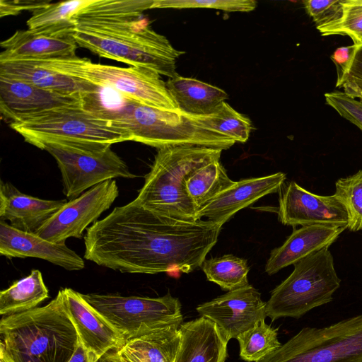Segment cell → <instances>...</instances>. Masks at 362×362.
I'll list each match as a JSON object with an SVG mask.
<instances>
[{
	"mask_svg": "<svg viewBox=\"0 0 362 362\" xmlns=\"http://www.w3.org/2000/svg\"><path fill=\"white\" fill-rule=\"evenodd\" d=\"M47 1H6L1 0V17L20 13L22 11L34 9L47 4Z\"/></svg>",
	"mask_w": 362,
	"mask_h": 362,
	"instance_id": "60d3db41",
	"label": "cell"
},
{
	"mask_svg": "<svg viewBox=\"0 0 362 362\" xmlns=\"http://www.w3.org/2000/svg\"><path fill=\"white\" fill-rule=\"evenodd\" d=\"M0 75L39 88L68 94H80L90 82L55 69L47 60L22 59L0 62Z\"/></svg>",
	"mask_w": 362,
	"mask_h": 362,
	"instance_id": "cb8c5ba5",
	"label": "cell"
},
{
	"mask_svg": "<svg viewBox=\"0 0 362 362\" xmlns=\"http://www.w3.org/2000/svg\"><path fill=\"white\" fill-rule=\"evenodd\" d=\"M303 3L316 27L334 20L341 11L340 0H306Z\"/></svg>",
	"mask_w": 362,
	"mask_h": 362,
	"instance_id": "f35d334b",
	"label": "cell"
},
{
	"mask_svg": "<svg viewBox=\"0 0 362 362\" xmlns=\"http://www.w3.org/2000/svg\"><path fill=\"white\" fill-rule=\"evenodd\" d=\"M334 194L344 206L348 216V227L351 231L362 230V170L339 179Z\"/></svg>",
	"mask_w": 362,
	"mask_h": 362,
	"instance_id": "e575fe53",
	"label": "cell"
},
{
	"mask_svg": "<svg viewBox=\"0 0 362 362\" xmlns=\"http://www.w3.org/2000/svg\"><path fill=\"white\" fill-rule=\"evenodd\" d=\"M259 362H362V314L304 327Z\"/></svg>",
	"mask_w": 362,
	"mask_h": 362,
	"instance_id": "ba28073f",
	"label": "cell"
},
{
	"mask_svg": "<svg viewBox=\"0 0 362 362\" xmlns=\"http://www.w3.org/2000/svg\"><path fill=\"white\" fill-rule=\"evenodd\" d=\"M286 175L279 172L272 175L243 179L223 191L197 212L203 217L223 226L240 210L249 206L259 199L279 191Z\"/></svg>",
	"mask_w": 362,
	"mask_h": 362,
	"instance_id": "d6986e66",
	"label": "cell"
},
{
	"mask_svg": "<svg viewBox=\"0 0 362 362\" xmlns=\"http://www.w3.org/2000/svg\"><path fill=\"white\" fill-rule=\"evenodd\" d=\"M341 11L334 20L317 26L322 36H349L354 45L362 44V0H340Z\"/></svg>",
	"mask_w": 362,
	"mask_h": 362,
	"instance_id": "836d02e7",
	"label": "cell"
},
{
	"mask_svg": "<svg viewBox=\"0 0 362 362\" xmlns=\"http://www.w3.org/2000/svg\"><path fill=\"white\" fill-rule=\"evenodd\" d=\"M74 30H23L1 42L0 62L50 60L76 57Z\"/></svg>",
	"mask_w": 362,
	"mask_h": 362,
	"instance_id": "2e32d148",
	"label": "cell"
},
{
	"mask_svg": "<svg viewBox=\"0 0 362 362\" xmlns=\"http://www.w3.org/2000/svg\"><path fill=\"white\" fill-rule=\"evenodd\" d=\"M118 195L115 180L97 185L67 202L35 234L52 243L65 242L69 238H81L88 226L96 221Z\"/></svg>",
	"mask_w": 362,
	"mask_h": 362,
	"instance_id": "7c38bea8",
	"label": "cell"
},
{
	"mask_svg": "<svg viewBox=\"0 0 362 362\" xmlns=\"http://www.w3.org/2000/svg\"><path fill=\"white\" fill-rule=\"evenodd\" d=\"M222 149L198 146L159 148L136 199L146 209L173 218L194 221L197 211L186 181L198 169L219 160Z\"/></svg>",
	"mask_w": 362,
	"mask_h": 362,
	"instance_id": "277c9868",
	"label": "cell"
},
{
	"mask_svg": "<svg viewBox=\"0 0 362 362\" xmlns=\"http://www.w3.org/2000/svg\"><path fill=\"white\" fill-rule=\"evenodd\" d=\"M81 295L125 341L167 325L183 322L181 303L169 293L158 298Z\"/></svg>",
	"mask_w": 362,
	"mask_h": 362,
	"instance_id": "30bf717a",
	"label": "cell"
},
{
	"mask_svg": "<svg viewBox=\"0 0 362 362\" xmlns=\"http://www.w3.org/2000/svg\"><path fill=\"white\" fill-rule=\"evenodd\" d=\"M0 254L8 258L34 257L69 271L84 268L83 259L65 243H52L35 233L18 230L0 220Z\"/></svg>",
	"mask_w": 362,
	"mask_h": 362,
	"instance_id": "e0dca14e",
	"label": "cell"
},
{
	"mask_svg": "<svg viewBox=\"0 0 362 362\" xmlns=\"http://www.w3.org/2000/svg\"><path fill=\"white\" fill-rule=\"evenodd\" d=\"M196 310L201 316L213 321L228 341L237 339L267 317L266 302L250 284L202 303Z\"/></svg>",
	"mask_w": 362,
	"mask_h": 362,
	"instance_id": "5bb4252c",
	"label": "cell"
},
{
	"mask_svg": "<svg viewBox=\"0 0 362 362\" xmlns=\"http://www.w3.org/2000/svg\"><path fill=\"white\" fill-rule=\"evenodd\" d=\"M66 202L25 194L12 184L1 181L0 220L22 231L36 233Z\"/></svg>",
	"mask_w": 362,
	"mask_h": 362,
	"instance_id": "ffe728a7",
	"label": "cell"
},
{
	"mask_svg": "<svg viewBox=\"0 0 362 362\" xmlns=\"http://www.w3.org/2000/svg\"><path fill=\"white\" fill-rule=\"evenodd\" d=\"M154 0H93L76 16L81 21H112L141 16L152 8Z\"/></svg>",
	"mask_w": 362,
	"mask_h": 362,
	"instance_id": "1f68e13d",
	"label": "cell"
},
{
	"mask_svg": "<svg viewBox=\"0 0 362 362\" xmlns=\"http://www.w3.org/2000/svg\"><path fill=\"white\" fill-rule=\"evenodd\" d=\"M236 339L240 357L247 362H259L281 345L278 339V329L266 324L264 320L240 334Z\"/></svg>",
	"mask_w": 362,
	"mask_h": 362,
	"instance_id": "d6a6232c",
	"label": "cell"
},
{
	"mask_svg": "<svg viewBox=\"0 0 362 362\" xmlns=\"http://www.w3.org/2000/svg\"><path fill=\"white\" fill-rule=\"evenodd\" d=\"M66 107H81L80 94L46 90L0 75V111L9 124L24 117Z\"/></svg>",
	"mask_w": 362,
	"mask_h": 362,
	"instance_id": "9a60e30c",
	"label": "cell"
},
{
	"mask_svg": "<svg viewBox=\"0 0 362 362\" xmlns=\"http://www.w3.org/2000/svg\"><path fill=\"white\" fill-rule=\"evenodd\" d=\"M346 228L324 225L304 226L293 230L286 241L274 249L265 265L269 275L304 259L324 248L329 247Z\"/></svg>",
	"mask_w": 362,
	"mask_h": 362,
	"instance_id": "44dd1931",
	"label": "cell"
},
{
	"mask_svg": "<svg viewBox=\"0 0 362 362\" xmlns=\"http://www.w3.org/2000/svg\"><path fill=\"white\" fill-rule=\"evenodd\" d=\"M223 226L163 216L136 199L87 228L84 257L122 273H190L201 267Z\"/></svg>",
	"mask_w": 362,
	"mask_h": 362,
	"instance_id": "6da1fadb",
	"label": "cell"
},
{
	"mask_svg": "<svg viewBox=\"0 0 362 362\" xmlns=\"http://www.w3.org/2000/svg\"><path fill=\"white\" fill-rule=\"evenodd\" d=\"M219 160L195 171L186 181V189L198 212L213 199L235 185ZM198 217V216H197Z\"/></svg>",
	"mask_w": 362,
	"mask_h": 362,
	"instance_id": "83f0119b",
	"label": "cell"
},
{
	"mask_svg": "<svg viewBox=\"0 0 362 362\" xmlns=\"http://www.w3.org/2000/svg\"><path fill=\"white\" fill-rule=\"evenodd\" d=\"M186 116L199 127L223 134L235 142L245 143L252 130L250 119L222 102L210 114Z\"/></svg>",
	"mask_w": 362,
	"mask_h": 362,
	"instance_id": "f1b7e54d",
	"label": "cell"
},
{
	"mask_svg": "<svg viewBox=\"0 0 362 362\" xmlns=\"http://www.w3.org/2000/svg\"><path fill=\"white\" fill-rule=\"evenodd\" d=\"M10 127L24 140L37 147L49 143L103 150L114 144L132 141L125 129L100 119L81 107L57 108L22 117Z\"/></svg>",
	"mask_w": 362,
	"mask_h": 362,
	"instance_id": "5b68a950",
	"label": "cell"
},
{
	"mask_svg": "<svg viewBox=\"0 0 362 362\" xmlns=\"http://www.w3.org/2000/svg\"><path fill=\"white\" fill-rule=\"evenodd\" d=\"M74 37L78 45L100 57L151 69L168 78L178 76L175 59L185 54L140 17L77 21Z\"/></svg>",
	"mask_w": 362,
	"mask_h": 362,
	"instance_id": "3957f363",
	"label": "cell"
},
{
	"mask_svg": "<svg viewBox=\"0 0 362 362\" xmlns=\"http://www.w3.org/2000/svg\"><path fill=\"white\" fill-rule=\"evenodd\" d=\"M57 70L76 78L110 86L134 101L165 111H180L165 82L155 71L93 63L77 56L47 60Z\"/></svg>",
	"mask_w": 362,
	"mask_h": 362,
	"instance_id": "9c48e42d",
	"label": "cell"
},
{
	"mask_svg": "<svg viewBox=\"0 0 362 362\" xmlns=\"http://www.w3.org/2000/svg\"><path fill=\"white\" fill-rule=\"evenodd\" d=\"M336 87L354 98L362 101V44L355 45L350 64Z\"/></svg>",
	"mask_w": 362,
	"mask_h": 362,
	"instance_id": "74e56055",
	"label": "cell"
},
{
	"mask_svg": "<svg viewBox=\"0 0 362 362\" xmlns=\"http://www.w3.org/2000/svg\"><path fill=\"white\" fill-rule=\"evenodd\" d=\"M165 84L179 110L187 115L210 114L228 98L223 90L196 78L178 75Z\"/></svg>",
	"mask_w": 362,
	"mask_h": 362,
	"instance_id": "d4e9b609",
	"label": "cell"
},
{
	"mask_svg": "<svg viewBox=\"0 0 362 362\" xmlns=\"http://www.w3.org/2000/svg\"><path fill=\"white\" fill-rule=\"evenodd\" d=\"M279 221L286 226L324 225L348 227V216L343 204L334 194H313L290 182L279 191Z\"/></svg>",
	"mask_w": 362,
	"mask_h": 362,
	"instance_id": "4fadbf2b",
	"label": "cell"
},
{
	"mask_svg": "<svg viewBox=\"0 0 362 362\" xmlns=\"http://www.w3.org/2000/svg\"><path fill=\"white\" fill-rule=\"evenodd\" d=\"M254 0H154L152 8H205L228 12H249L257 6Z\"/></svg>",
	"mask_w": 362,
	"mask_h": 362,
	"instance_id": "d590c367",
	"label": "cell"
},
{
	"mask_svg": "<svg viewBox=\"0 0 362 362\" xmlns=\"http://www.w3.org/2000/svg\"><path fill=\"white\" fill-rule=\"evenodd\" d=\"M48 298L41 272L33 269L28 276L0 292V314L6 316L31 310Z\"/></svg>",
	"mask_w": 362,
	"mask_h": 362,
	"instance_id": "4316f807",
	"label": "cell"
},
{
	"mask_svg": "<svg viewBox=\"0 0 362 362\" xmlns=\"http://www.w3.org/2000/svg\"><path fill=\"white\" fill-rule=\"evenodd\" d=\"M182 324L167 325L130 338L115 352L122 362H175Z\"/></svg>",
	"mask_w": 362,
	"mask_h": 362,
	"instance_id": "603a6c76",
	"label": "cell"
},
{
	"mask_svg": "<svg viewBox=\"0 0 362 362\" xmlns=\"http://www.w3.org/2000/svg\"><path fill=\"white\" fill-rule=\"evenodd\" d=\"M66 312L74 325L81 343L99 358L119 349L124 337L76 291L62 289Z\"/></svg>",
	"mask_w": 362,
	"mask_h": 362,
	"instance_id": "ac0fdd59",
	"label": "cell"
},
{
	"mask_svg": "<svg viewBox=\"0 0 362 362\" xmlns=\"http://www.w3.org/2000/svg\"><path fill=\"white\" fill-rule=\"evenodd\" d=\"M325 98L328 105L362 131V101L340 90L326 93Z\"/></svg>",
	"mask_w": 362,
	"mask_h": 362,
	"instance_id": "8d00e7d4",
	"label": "cell"
},
{
	"mask_svg": "<svg viewBox=\"0 0 362 362\" xmlns=\"http://www.w3.org/2000/svg\"><path fill=\"white\" fill-rule=\"evenodd\" d=\"M99 357L86 349L80 341L75 353L69 362H98Z\"/></svg>",
	"mask_w": 362,
	"mask_h": 362,
	"instance_id": "b9f144b4",
	"label": "cell"
},
{
	"mask_svg": "<svg viewBox=\"0 0 362 362\" xmlns=\"http://www.w3.org/2000/svg\"><path fill=\"white\" fill-rule=\"evenodd\" d=\"M180 332L175 362H225L228 341L213 321L201 316L182 323Z\"/></svg>",
	"mask_w": 362,
	"mask_h": 362,
	"instance_id": "7402d4cb",
	"label": "cell"
},
{
	"mask_svg": "<svg viewBox=\"0 0 362 362\" xmlns=\"http://www.w3.org/2000/svg\"><path fill=\"white\" fill-rule=\"evenodd\" d=\"M0 362H11L1 350H0Z\"/></svg>",
	"mask_w": 362,
	"mask_h": 362,
	"instance_id": "ee69618b",
	"label": "cell"
},
{
	"mask_svg": "<svg viewBox=\"0 0 362 362\" xmlns=\"http://www.w3.org/2000/svg\"><path fill=\"white\" fill-rule=\"evenodd\" d=\"M0 334L11 362H69L80 343L62 289L45 306L2 317Z\"/></svg>",
	"mask_w": 362,
	"mask_h": 362,
	"instance_id": "7a4b0ae2",
	"label": "cell"
},
{
	"mask_svg": "<svg viewBox=\"0 0 362 362\" xmlns=\"http://www.w3.org/2000/svg\"><path fill=\"white\" fill-rule=\"evenodd\" d=\"M41 149L47 151L55 159L62 175L64 194L70 200L107 180L136 177L111 147L88 150L49 143Z\"/></svg>",
	"mask_w": 362,
	"mask_h": 362,
	"instance_id": "8fae6325",
	"label": "cell"
},
{
	"mask_svg": "<svg viewBox=\"0 0 362 362\" xmlns=\"http://www.w3.org/2000/svg\"><path fill=\"white\" fill-rule=\"evenodd\" d=\"M201 268L209 281L224 291H233L249 284L250 267L247 260L233 255L205 259Z\"/></svg>",
	"mask_w": 362,
	"mask_h": 362,
	"instance_id": "4dcf8cb0",
	"label": "cell"
},
{
	"mask_svg": "<svg viewBox=\"0 0 362 362\" xmlns=\"http://www.w3.org/2000/svg\"><path fill=\"white\" fill-rule=\"evenodd\" d=\"M98 362H122L115 350L110 351L101 356Z\"/></svg>",
	"mask_w": 362,
	"mask_h": 362,
	"instance_id": "7bdbcfd3",
	"label": "cell"
},
{
	"mask_svg": "<svg viewBox=\"0 0 362 362\" xmlns=\"http://www.w3.org/2000/svg\"><path fill=\"white\" fill-rule=\"evenodd\" d=\"M93 0H71L54 4L47 3L32 11L27 21L30 30H74L76 16Z\"/></svg>",
	"mask_w": 362,
	"mask_h": 362,
	"instance_id": "f546056e",
	"label": "cell"
},
{
	"mask_svg": "<svg viewBox=\"0 0 362 362\" xmlns=\"http://www.w3.org/2000/svg\"><path fill=\"white\" fill-rule=\"evenodd\" d=\"M119 126L132 141L161 148L175 146H198L226 150L235 141L205 129L181 111H165L135 103Z\"/></svg>",
	"mask_w": 362,
	"mask_h": 362,
	"instance_id": "52a82bcc",
	"label": "cell"
},
{
	"mask_svg": "<svg viewBox=\"0 0 362 362\" xmlns=\"http://www.w3.org/2000/svg\"><path fill=\"white\" fill-rule=\"evenodd\" d=\"M80 95L85 111L118 127L136 103L110 86L92 82Z\"/></svg>",
	"mask_w": 362,
	"mask_h": 362,
	"instance_id": "484cf974",
	"label": "cell"
},
{
	"mask_svg": "<svg viewBox=\"0 0 362 362\" xmlns=\"http://www.w3.org/2000/svg\"><path fill=\"white\" fill-rule=\"evenodd\" d=\"M292 273L271 293L266 315L272 321L281 317L300 318L312 309L333 300L341 280L329 247L293 264Z\"/></svg>",
	"mask_w": 362,
	"mask_h": 362,
	"instance_id": "8992f818",
	"label": "cell"
},
{
	"mask_svg": "<svg viewBox=\"0 0 362 362\" xmlns=\"http://www.w3.org/2000/svg\"><path fill=\"white\" fill-rule=\"evenodd\" d=\"M354 49L355 45L338 47L331 55V59L337 68V81H339L342 78L347 70L350 64Z\"/></svg>",
	"mask_w": 362,
	"mask_h": 362,
	"instance_id": "ab89813d",
	"label": "cell"
}]
</instances>
